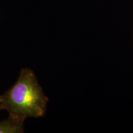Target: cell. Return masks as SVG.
Returning <instances> with one entry per match:
<instances>
[{
    "mask_svg": "<svg viewBox=\"0 0 133 133\" xmlns=\"http://www.w3.org/2000/svg\"><path fill=\"white\" fill-rule=\"evenodd\" d=\"M1 99L3 110L9 116L24 120L44 116L48 102L35 74L29 68L21 70L16 83L1 95Z\"/></svg>",
    "mask_w": 133,
    "mask_h": 133,
    "instance_id": "6da1fadb",
    "label": "cell"
},
{
    "mask_svg": "<svg viewBox=\"0 0 133 133\" xmlns=\"http://www.w3.org/2000/svg\"><path fill=\"white\" fill-rule=\"evenodd\" d=\"M3 103H2V99H1V95H0V111L3 110Z\"/></svg>",
    "mask_w": 133,
    "mask_h": 133,
    "instance_id": "3957f363",
    "label": "cell"
},
{
    "mask_svg": "<svg viewBox=\"0 0 133 133\" xmlns=\"http://www.w3.org/2000/svg\"><path fill=\"white\" fill-rule=\"evenodd\" d=\"M25 121L9 115L7 119L0 121V133L24 132Z\"/></svg>",
    "mask_w": 133,
    "mask_h": 133,
    "instance_id": "7a4b0ae2",
    "label": "cell"
}]
</instances>
